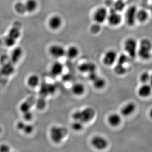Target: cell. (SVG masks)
<instances>
[{
  "label": "cell",
  "instance_id": "obj_25",
  "mask_svg": "<svg viewBox=\"0 0 152 152\" xmlns=\"http://www.w3.org/2000/svg\"><path fill=\"white\" fill-rule=\"evenodd\" d=\"M35 102L33 98H32L31 99H29V100L28 99L27 100L23 102L20 105L19 109H20V111L23 113L24 112L31 110V108L32 107L33 105L35 104Z\"/></svg>",
  "mask_w": 152,
  "mask_h": 152
},
{
  "label": "cell",
  "instance_id": "obj_7",
  "mask_svg": "<svg viewBox=\"0 0 152 152\" xmlns=\"http://www.w3.org/2000/svg\"><path fill=\"white\" fill-rule=\"evenodd\" d=\"M137 9L135 6H130L125 12V19L127 24L129 26H133L137 21Z\"/></svg>",
  "mask_w": 152,
  "mask_h": 152
},
{
  "label": "cell",
  "instance_id": "obj_18",
  "mask_svg": "<svg viewBox=\"0 0 152 152\" xmlns=\"http://www.w3.org/2000/svg\"><path fill=\"white\" fill-rule=\"evenodd\" d=\"M152 87L150 85L143 84L138 90V94L141 98H147L151 95Z\"/></svg>",
  "mask_w": 152,
  "mask_h": 152
},
{
  "label": "cell",
  "instance_id": "obj_24",
  "mask_svg": "<svg viewBox=\"0 0 152 152\" xmlns=\"http://www.w3.org/2000/svg\"><path fill=\"white\" fill-rule=\"evenodd\" d=\"M93 87L96 90H101L105 88L106 85V81L103 77L99 75L91 81Z\"/></svg>",
  "mask_w": 152,
  "mask_h": 152
},
{
  "label": "cell",
  "instance_id": "obj_10",
  "mask_svg": "<svg viewBox=\"0 0 152 152\" xmlns=\"http://www.w3.org/2000/svg\"><path fill=\"white\" fill-rule=\"evenodd\" d=\"M107 19L111 26L114 27L117 26L119 25L122 22V15L120 12H117L113 9L108 15Z\"/></svg>",
  "mask_w": 152,
  "mask_h": 152
},
{
  "label": "cell",
  "instance_id": "obj_30",
  "mask_svg": "<svg viewBox=\"0 0 152 152\" xmlns=\"http://www.w3.org/2000/svg\"><path fill=\"white\" fill-rule=\"evenodd\" d=\"M114 71L116 75H122L126 73L127 69L125 67V65L117 63L114 69Z\"/></svg>",
  "mask_w": 152,
  "mask_h": 152
},
{
  "label": "cell",
  "instance_id": "obj_36",
  "mask_svg": "<svg viewBox=\"0 0 152 152\" xmlns=\"http://www.w3.org/2000/svg\"><path fill=\"white\" fill-rule=\"evenodd\" d=\"M10 151V147L7 144H1L0 145V152H9Z\"/></svg>",
  "mask_w": 152,
  "mask_h": 152
},
{
  "label": "cell",
  "instance_id": "obj_19",
  "mask_svg": "<svg viewBox=\"0 0 152 152\" xmlns=\"http://www.w3.org/2000/svg\"><path fill=\"white\" fill-rule=\"evenodd\" d=\"M136 109V105L134 102H129L122 108L121 113L123 116H128L132 114Z\"/></svg>",
  "mask_w": 152,
  "mask_h": 152
},
{
  "label": "cell",
  "instance_id": "obj_39",
  "mask_svg": "<svg viewBox=\"0 0 152 152\" xmlns=\"http://www.w3.org/2000/svg\"><path fill=\"white\" fill-rule=\"evenodd\" d=\"M149 116L152 119V109L150 110L149 113Z\"/></svg>",
  "mask_w": 152,
  "mask_h": 152
},
{
  "label": "cell",
  "instance_id": "obj_13",
  "mask_svg": "<svg viewBox=\"0 0 152 152\" xmlns=\"http://www.w3.org/2000/svg\"><path fill=\"white\" fill-rule=\"evenodd\" d=\"M16 127L19 131H21L26 135H30L34 131V127L33 125L27 123L25 121H20L18 122Z\"/></svg>",
  "mask_w": 152,
  "mask_h": 152
},
{
  "label": "cell",
  "instance_id": "obj_37",
  "mask_svg": "<svg viewBox=\"0 0 152 152\" xmlns=\"http://www.w3.org/2000/svg\"><path fill=\"white\" fill-rule=\"evenodd\" d=\"M99 24L96 23V24L93 25L91 27V31L93 34L97 33L100 30V26Z\"/></svg>",
  "mask_w": 152,
  "mask_h": 152
},
{
  "label": "cell",
  "instance_id": "obj_3",
  "mask_svg": "<svg viewBox=\"0 0 152 152\" xmlns=\"http://www.w3.org/2000/svg\"><path fill=\"white\" fill-rule=\"evenodd\" d=\"M152 42L148 39H142L138 48L137 55L143 60H148L152 58Z\"/></svg>",
  "mask_w": 152,
  "mask_h": 152
},
{
  "label": "cell",
  "instance_id": "obj_35",
  "mask_svg": "<svg viewBox=\"0 0 152 152\" xmlns=\"http://www.w3.org/2000/svg\"><path fill=\"white\" fill-rule=\"evenodd\" d=\"M23 118L25 122H29L32 120L34 118L33 112H32L31 110L24 112L23 113Z\"/></svg>",
  "mask_w": 152,
  "mask_h": 152
},
{
  "label": "cell",
  "instance_id": "obj_9",
  "mask_svg": "<svg viewBox=\"0 0 152 152\" xmlns=\"http://www.w3.org/2000/svg\"><path fill=\"white\" fill-rule=\"evenodd\" d=\"M118 54L114 50H109L104 54L102 60L104 65L106 66H111L116 62Z\"/></svg>",
  "mask_w": 152,
  "mask_h": 152
},
{
  "label": "cell",
  "instance_id": "obj_12",
  "mask_svg": "<svg viewBox=\"0 0 152 152\" xmlns=\"http://www.w3.org/2000/svg\"><path fill=\"white\" fill-rule=\"evenodd\" d=\"M108 11L104 7H99L95 12L93 19L96 23L98 24L103 23L107 18Z\"/></svg>",
  "mask_w": 152,
  "mask_h": 152
},
{
  "label": "cell",
  "instance_id": "obj_28",
  "mask_svg": "<svg viewBox=\"0 0 152 152\" xmlns=\"http://www.w3.org/2000/svg\"><path fill=\"white\" fill-rule=\"evenodd\" d=\"M126 4L124 0H116L113 4V9L117 12H120L125 10Z\"/></svg>",
  "mask_w": 152,
  "mask_h": 152
},
{
  "label": "cell",
  "instance_id": "obj_23",
  "mask_svg": "<svg viewBox=\"0 0 152 152\" xmlns=\"http://www.w3.org/2000/svg\"><path fill=\"white\" fill-rule=\"evenodd\" d=\"M23 55V50L21 48H16L12 51L10 54V60L12 63H17L20 61Z\"/></svg>",
  "mask_w": 152,
  "mask_h": 152
},
{
  "label": "cell",
  "instance_id": "obj_14",
  "mask_svg": "<svg viewBox=\"0 0 152 152\" xmlns=\"http://www.w3.org/2000/svg\"><path fill=\"white\" fill-rule=\"evenodd\" d=\"M64 66L63 64L58 61H55L52 64L50 67V73L53 77H58L63 73Z\"/></svg>",
  "mask_w": 152,
  "mask_h": 152
},
{
  "label": "cell",
  "instance_id": "obj_26",
  "mask_svg": "<svg viewBox=\"0 0 152 152\" xmlns=\"http://www.w3.org/2000/svg\"><path fill=\"white\" fill-rule=\"evenodd\" d=\"M149 14L145 10H137V21L140 23H144L148 20Z\"/></svg>",
  "mask_w": 152,
  "mask_h": 152
},
{
  "label": "cell",
  "instance_id": "obj_1",
  "mask_svg": "<svg viewBox=\"0 0 152 152\" xmlns=\"http://www.w3.org/2000/svg\"><path fill=\"white\" fill-rule=\"evenodd\" d=\"M95 111L91 107H86L82 110H77L72 114L73 120L79 121L84 124L89 123L95 116Z\"/></svg>",
  "mask_w": 152,
  "mask_h": 152
},
{
  "label": "cell",
  "instance_id": "obj_21",
  "mask_svg": "<svg viewBox=\"0 0 152 152\" xmlns=\"http://www.w3.org/2000/svg\"><path fill=\"white\" fill-rule=\"evenodd\" d=\"M108 123L111 126L116 127L121 124L122 121L121 116L117 113L111 114L107 119Z\"/></svg>",
  "mask_w": 152,
  "mask_h": 152
},
{
  "label": "cell",
  "instance_id": "obj_11",
  "mask_svg": "<svg viewBox=\"0 0 152 152\" xmlns=\"http://www.w3.org/2000/svg\"><path fill=\"white\" fill-rule=\"evenodd\" d=\"M78 70L81 73L88 75L93 72H96L97 66L93 62H84L79 65Z\"/></svg>",
  "mask_w": 152,
  "mask_h": 152
},
{
  "label": "cell",
  "instance_id": "obj_2",
  "mask_svg": "<svg viewBox=\"0 0 152 152\" xmlns=\"http://www.w3.org/2000/svg\"><path fill=\"white\" fill-rule=\"evenodd\" d=\"M68 131L67 128L62 126L55 125L52 126L49 131L50 140L54 143L61 144L67 137Z\"/></svg>",
  "mask_w": 152,
  "mask_h": 152
},
{
  "label": "cell",
  "instance_id": "obj_31",
  "mask_svg": "<svg viewBox=\"0 0 152 152\" xmlns=\"http://www.w3.org/2000/svg\"><path fill=\"white\" fill-rule=\"evenodd\" d=\"M15 9L16 12L19 14H23L26 12V7L24 3L17 2L15 5Z\"/></svg>",
  "mask_w": 152,
  "mask_h": 152
},
{
  "label": "cell",
  "instance_id": "obj_8",
  "mask_svg": "<svg viewBox=\"0 0 152 152\" xmlns=\"http://www.w3.org/2000/svg\"><path fill=\"white\" fill-rule=\"evenodd\" d=\"M49 52L52 57L59 59L65 56L66 49L60 45H53L49 48Z\"/></svg>",
  "mask_w": 152,
  "mask_h": 152
},
{
  "label": "cell",
  "instance_id": "obj_27",
  "mask_svg": "<svg viewBox=\"0 0 152 152\" xmlns=\"http://www.w3.org/2000/svg\"><path fill=\"white\" fill-rule=\"evenodd\" d=\"M26 7V12H32L36 10L38 6L37 1L36 0H27L24 3Z\"/></svg>",
  "mask_w": 152,
  "mask_h": 152
},
{
  "label": "cell",
  "instance_id": "obj_20",
  "mask_svg": "<svg viewBox=\"0 0 152 152\" xmlns=\"http://www.w3.org/2000/svg\"><path fill=\"white\" fill-rule=\"evenodd\" d=\"M62 21V19L58 15H54L49 20V25L52 30L59 29L61 26Z\"/></svg>",
  "mask_w": 152,
  "mask_h": 152
},
{
  "label": "cell",
  "instance_id": "obj_22",
  "mask_svg": "<svg viewBox=\"0 0 152 152\" xmlns=\"http://www.w3.org/2000/svg\"><path fill=\"white\" fill-rule=\"evenodd\" d=\"M80 54V50L79 48L76 46H71L66 50L65 56L67 57L68 59L70 60H74L76 59Z\"/></svg>",
  "mask_w": 152,
  "mask_h": 152
},
{
  "label": "cell",
  "instance_id": "obj_6",
  "mask_svg": "<svg viewBox=\"0 0 152 152\" xmlns=\"http://www.w3.org/2000/svg\"><path fill=\"white\" fill-rule=\"evenodd\" d=\"M20 36V31L16 27L12 28L9 31L7 37L4 39V42L7 46H13L15 44L16 40Z\"/></svg>",
  "mask_w": 152,
  "mask_h": 152
},
{
  "label": "cell",
  "instance_id": "obj_33",
  "mask_svg": "<svg viewBox=\"0 0 152 152\" xmlns=\"http://www.w3.org/2000/svg\"><path fill=\"white\" fill-rule=\"evenodd\" d=\"M128 56L127 55L122 54L120 55L119 57L118 56L117 60V63L121 65H125L127 62L128 61Z\"/></svg>",
  "mask_w": 152,
  "mask_h": 152
},
{
  "label": "cell",
  "instance_id": "obj_34",
  "mask_svg": "<svg viewBox=\"0 0 152 152\" xmlns=\"http://www.w3.org/2000/svg\"><path fill=\"white\" fill-rule=\"evenodd\" d=\"M150 75L148 72H144L140 76V80L143 84H147L149 82Z\"/></svg>",
  "mask_w": 152,
  "mask_h": 152
},
{
  "label": "cell",
  "instance_id": "obj_4",
  "mask_svg": "<svg viewBox=\"0 0 152 152\" xmlns=\"http://www.w3.org/2000/svg\"><path fill=\"white\" fill-rule=\"evenodd\" d=\"M138 43L137 40L134 38H128L124 43V48L128 56L131 58H134L137 53Z\"/></svg>",
  "mask_w": 152,
  "mask_h": 152
},
{
  "label": "cell",
  "instance_id": "obj_38",
  "mask_svg": "<svg viewBox=\"0 0 152 152\" xmlns=\"http://www.w3.org/2000/svg\"><path fill=\"white\" fill-rule=\"evenodd\" d=\"M150 83V85L152 87V74L150 75V78L149 80Z\"/></svg>",
  "mask_w": 152,
  "mask_h": 152
},
{
  "label": "cell",
  "instance_id": "obj_16",
  "mask_svg": "<svg viewBox=\"0 0 152 152\" xmlns=\"http://www.w3.org/2000/svg\"><path fill=\"white\" fill-rule=\"evenodd\" d=\"M71 90L74 95L77 96H80L85 94L86 89L83 84L76 83L72 85Z\"/></svg>",
  "mask_w": 152,
  "mask_h": 152
},
{
  "label": "cell",
  "instance_id": "obj_40",
  "mask_svg": "<svg viewBox=\"0 0 152 152\" xmlns=\"http://www.w3.org/2000/svg\"><path fill=\"white\" fill-rule=\"evenodd\" d=\"M150 11L151 14L152 15V4L150 7Z\"/></svg>",
  "mask_w": 152,
  "mask_h": 152
},
{
  "label": "cell",
  "instance_id": "obj_17",
  "mask_svg": "<svg viewBox=\"0 0 152 152\" xmlns=\"http://www.w3.org/2000/svg\"><path fill=\"white\" fill-rule=\"evenodd\" d=\"M26 84L29 87L34 89L40 84V78L38 75L32 74L28 77L26 80Z\"/></svg>",
  "mask_w": 152,
  "mask_h": 152
},
{
  "label": "cell",
  "instance_id": "obj_5",
  "mask_svg": "<svg viewBox=\"0 0 152 152\" xmlns=\"http://www.w3.org/2000/svg\"><path fill=\"white\" fill-rule=\"evenodd\" d=\"M91 145L95 149L102 151L105 149L108 145V140L103 136L95 135L92 137L91 140Z\"/></svg>",
  "mask_w": 152,
  "mask_h": 152
},
{
  "label": "cell",
  "instance_id": "obj_29",
  "mask_svg": "<svg viewBox=\"0 0 152 152\" xmlns=\"http://www.w3.org/2000/svg\"><path fill=\"white\" fill-rule=\"evenodd\" d=\"M85 124L79 121L73 120L71 125V128L76 132H80L84 129Z\"/></svg>",
  "mask_w": 152,
  "mask_h": 152
},
{
  "label": "cell",
  "instance_id": "obj_15",
  "mask_svg": "<svg viewBox=\"0 0 152 152\" xmlns=\"http://www.w3.org/2000/svg\"><path fill=\"white\" fill-rule=\"evenodd\" d=\"M56 91V87L52 84L46 83L42 85L40 90V94L42 97L45 98L46 96L51 95L55 93Z\"/></svg>",
  "mask_w": 152,
  "mask_h": 152
},
{
  "label": "cell",
  "instance_id": "obj_41",
  "mask_svg": "<svg viewBox=\"0 0 152 152\" xmlns=\"http://www.w3.org/2000/svg\"><path fill=\"white\" fill-rule=\"evenodd\" d=\"M1 132H2V128L0 126V134H1Z\"/></svg>",
  "mask_w": 152,
  "mask_h": 152
},
{
  "label": "cell",
  "instance_id": "obj_32",
  "mask_svg": "<svg viewBox=\"0 0 152 152\" xmlns=\"http://www.w3.org/2000/svg\"><path fill=\"white\" fill-rule=\"evenodd\" d=\"M40 99L35 102V104L36 105V107L39 110H42L45 109L46 106V100L45 99V98L41 97Z\"/></svg>",
  "mask_w": 152,
  "mask_h": 152
}]
</instances>
